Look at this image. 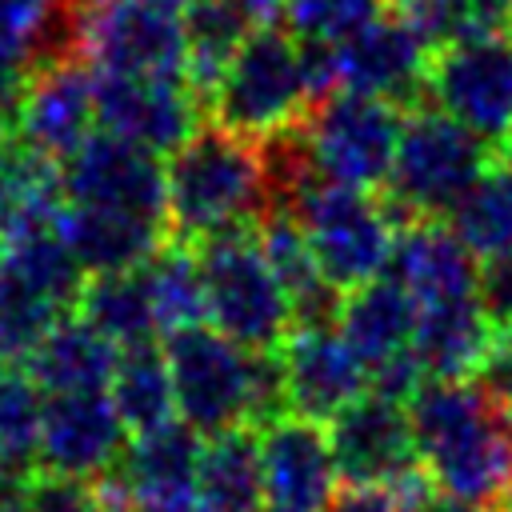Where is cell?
Instances as JSON below:
<instances>
[{
	"mask_svg": "<svg viewBox=\"0 0 512 512\" xmlns=\"http://www.w3.org/2000/svg\"><path fill=\"white\" fill-rule=\"evenodd\" d=\"M96 76V128L140 144L156 156L176 152L200 124L204 108L184 76Z\"/></svg>",
	"mask_w": 512,
	"mask_h": 512,
	"instance_id": "12",
	"label": "cell"
},
{
	"mask_svg": "<svg viewBox=\"0 0 512 512\" xmlns=\"http://www.w3.org/2000/svg\"><path fill=\"white\" fill-rule=\"evenodd\" d=\"M96 132V76L84 60H68L24 76L16 140L64 164Z\"/></svg>",
	"mask_w": 512,
	"mask_h": 512,
	"instance_id": "17",
	"label": "cell"
},
{
	"mask_svg": "<svg viewBox=\"0 0 512 512\" xmlns=\"http://www.w3.org/2000/svg\"><path fill=\"white\" fill-rule=\"evenodd\" d=\"M200 456H204V436L176 416L160 428L136 432L112 468L128 484L140 512H164L196 500Z\"/></svg>",
	"mask_w": 512,
	"mask_h": 512,
	"instance_id": "19",
	"label": "cell"
},
{
	"mask_svg": "<svg viewBox=\"0 0 512 512\" xmlns=\"http://www.w3.org/2000/svg\"><path fill=\"white\" fill-rule=\"evenodd\" d=\"M124 420L108 392H60L44 396L40 472L92 480L108 472L124 452Z\"/></svg>",
	"mask_w": 512,
	"mask_h": 512,
	"instance_id": "16",
	"label": "cell"
},
{
	"mask_svg": "<svg viewBox=\"0 0 512 512\" xmlns=\"http://www.w3.org/2000/svg\"><path fill=\"white\" fill-rule=\"evenodd\" d=\"M76 316L88 320L116 348L148 344L160 332V324H156V308H152V288H148L144 264L140 268H124V272H92L84 280V288H80Z\"/></svg>",
	"mask_w": 512,
	"mask_h": 512,
	"instance_id": "26",
	"label": "cell"
},
{
	"mask_svg": "<svg viewBox=\"0 0 512 512\" xmlns=\"http://www.w3.org/2000/svg\"><path fill=\"white\" fill-rule=\"evenodd\" d=\"M428 104L496 148L512 132V36H468L432 48Z\"/></svg>",
	"mask_w": 512,
	"mask_h": 512,
	"instance_id": "10",
	"label": "cell"
},
{
	"mask_svg": "<svg viewBox=\"0 0 512 512\" xmlns=\"http://www.w3.org/2000/svg\"><path fill=\"white\" fill-rule=\"evenodd\" d=\"M500 324L484 312L480 296H452L420 304L412 352L424 364L428 380H472L496 344Z\"/></svg>",
	"mask_w": 512,
	"mask_h": 512,
	"instance_id": "20",
	"label": "cell"
},
{
	"mask_svg": "<svg viewBox=\"0 0 512 512\" xmlns=\"http://www.w3.org/2000/svg\"><path fill=\"white\" fill-rule=\"evenodd\" d=\"M324 428H328V444H332V456L344 480L388 484L420 464L408 404L364 392L344 412H336Z\"/></svg>",
	"mask_w": 512,
	"mask_h": 512,
	"instance_id": "15",
	"label": "cell"
},
{
	"mask_svg": "<svg viewBox=\"0 0 512 512\" xmlns=\"http://www.w3.org/2000/svg\"><path fill=\"white\" fill-rule=\"evenodd\" d=\"M328 512H408L400 504V496L388 484H356L344 480L328 504Z\"/></svg>",
	"mask_w": 512,
	"mask_h": 512,
	"instance_id": "37",
	"label": "cell"
},
{
	"mask_svg": "<svg viewBox=\"0 0 512 512\" xmlns=\"http://www.w3.org/2000/svg\"><path fill=\"white\" fill-rule=\"evenodd\" d=\"M164 512H204V508L192 500V504H180V508H164Z\"/></svg>",
	"mask_w": 512,
	"mask_h": 512,
	"instance_id": "46",
	"label": "cell"
},
{
	"mask_svg": "<svg viewBox=\"0 0 512 512\" xmlns=\"http://www.w3.org/2000/svg\"><path fill=\"white\" fill-rule=\"evenodd\" d=\"M120 364V348L80 316H56L52 328L24 356V372L44 396L60 392H108Z\"/></svg>",
	"mask_w": 512,
	"mask_h": 512,
	"instance_id": "22",
	"label": "cell"
},
{
	"mask_svg": "<svg viewBox=\"0 0 512 512\" xmlns=\"http://www.w3.org/2000/svg\"><path fill=\"white\" fill-rule=\"evenodd\" d=\"M420 460L444 496L496 504L512 484V436L504 412L476 380H424L408 400Z\"/></svg>",
	"mask_w": 512,
	"mask_h": 512,
	"instance_id": "1",
	"label": "cell"
},
{
	"mask_svg": "<svg viewBox=\"0 0 512 512\" xmlns=\"http://www.w3.org/2000/svg\"><path fill=\"white\" fill-rule=\"evenodd\" d=\"M420 512H492L488 504H472V500H460V496H444V492H436Z\"/></svg>",
	"mask_w": 512,
	"mask_h": 512,
	"instance_id": "41",
	"label": "cell"
},
{
	"mask_svg": "<svg viewBox=\"0 0 512 512\" xmlns=\"http://www.w3.org/2000/svg\"><path fill=\"white\" fill-rule=\"evenodd\" d=\"M196 504L204 512H264V464L256 428L240 424L204 436Z\"/></svg>",
	"mask_w": 512,
	"mask_h": 512,
	"instance_id": "25",
	"label": "cell"
},
{
	"mask_svg": "<svg viewBox=\"0 0 512 512\" xmlns=\"http://www.w3.org/2000/svg\"><path fill=\"white\" fill-rule=\"evenodd\" d=\"M476 296L484 304V312L496 324L512 320V252L480 260V276H476Z\"/></svg>",
	"mask_w": 512,
	"mask_h": 512,
	"instance_id": "36",
	"label": "cell"
},
{
	"mask_svg": "<svg viewBox=\"0 0 512 512\" xmlns=\"http://www.w3.org/2000/svg\"><path fill=\"white\" fill-rule=\"evenodd\" d=\"M492 164L496 148L488 140L424 100L420 108L404 112L400 148L380 196L396 228H408L412 220H448L456 200Z\"/></svg>",
	"mask_w": 512,
	"mask_h": 512,
	"instance_id": "3",
	"label": "cell"
},
{
	"mask_svg": "<svg viewBox=\"0 0 512 512\" xmlns=\"http://www.w3.org/2000/svg\"><path fill=\"white\" fill-rule=\"evenodd\" d=\"M164 356L184 424L200 436L248 424V348L212 324H192L164 336Z\"/></svg>",
	"mask_w": 512,
	"mask_h": 512,
	"instance_id": "9",
	"label": "cell"
},
{
	"mask_svg": "<svg viewBox=\"0 0 512 512\" xmlns=\"http://www.w3.org/2000/svg\"><path fill=\"white\" fill-rule=\"evenodd\" d=\"M60 184L68 204H88V208H104V212H120V216L168 228L164 156L140 144H128L104 128H96L60 164Z\"/></svg>",
	"mask_w": 512,
	"mask_h": 512,
	"instance_id": "11",
	"label": "cell"
},
{
	"mask_svg": "<svg viewBox=\"0 0 512 512\" xmlns=\"http://www.w3.org/2000/svg\"><path fill=\"white\" fill-rule=\"evenodd\" d=\"M292 216L308 236L320 276L340 292H352L388 272L400 228L380 192L316 176L296 200Z\"/></svg>",
	"mask_w": 512,
	"mask_h": 512,
	"instance_id": "6",
	"label": "cell"
},
{
	"mask_svg": "<svg viewBox=\"0 0 512 512\" xmlns=\"http://www.w3.org/2000/svg\"><path fill=\"white\" fill-rule=\"evenodd\" d=\"M4 264H8L24 284H32V288H36L52 308H60V312L76 308L80 288H84V280H88V272L80 268V260L72 256V248H68V240H64V228L4 240Z\"/></svg>",
	"mask_w": 512,
	"mask_h": 512,
	"instance_id": "30",
	"label": "cell"
},
{
	"mask_svg": "<svg viewBox=\"0 0 512 512\" xmlns=\"http://www.w3.org/2000/svg\"><path fill=\"white\" fill-rule=\"evenodd\" d=\"M492 512H512V484H508V488H504V492L496 496V504H492Z\"/></svg>",
	"mask_w": 512,
	"mask_h": 512,
	"instance_id": "44",
	"label": "cell"
},
{
	"mask_svg": "<svg viewBox=\"0 0 512 512\" xmlns=\"http://www.w3.org/2000/svg\"><path fill=\"white\" fill-rule=\"evenodd\" d=\"M152 4H160V8H172V12H184L192 0H152Z\"/></svg>",
	"mask_w": 512,
	"mask_h": 512,
	"instance_id": "45",
	"label": "cell"
},
{
	"mask_svg": "<svg viewBox=\"0 0 512 512\" xmlns=\"http://www.w3.org/2000/svg\"><path fill=\"white\" fill-rule=\"evenodd\" d=\"M24 512H112L92 480L80 476H52V472H36L32 488H28V504Z\"/></svg>",
	"mask_w": 512,
	"mask_h": 512,
	"instance_id": "35",
	"label": "cell"
},
{
	"mask_svg": "<svg viewBox=\"0 0 512 512\" xmlns=\"http://www.w3.org/2000/svg\"><path fill=\"white\" fill-rule=\"evenodd\" d=\"M0 260H4V244H0Z\"/></svg>",
	"mask_w": 512,
	"mask_h": 512,
	"instance_id": "47",
	"label": "cell"
},
{
	"mask_svg": "<svg viewBox=\"0 0 512 512\" xmlns=\"http://www.w3.org/2000/svg\"><path fill=\"white\" fill-rule=\"evenodd\" d=\"M168 236L200 244L208 236L252 228L268 204L264 152L256 136L204 120L176 152L164 156Z\"/></svg>",
	"mask_w": 512,
	"mask_h": 512,
	"instance_id": "2",
	"label": "cell"
},
{
	"mask_svg": "<svg viewBox=\"0 0 512 512\" xmlns=\"http://www.w3.org/2000/svg\"><path fill=\"white\" fill-rule=\"evenodd\" d=\"M108 396H112V404H116V412L132 436L176 420V388H172L164 344L156 348L148 340V344L120 348V364H116Z\"/></svg>",
	"mask_w": 512,
	"mask_h": 512,
	"instance_id": "27",
	"label": "cell"
},
{
	"mask_svg": "<svg viewBox=\"0 0 512 512\" xmlns=\"http://www.w3.org/2000/svg\"><path fill=\"white\" fill-rule=\"evenodd\" d=\"M64 240H68L72 256L80 260V268L92 276V272L140 268L172 236H168V228L148 224V220H132V216L88 208V204H68L64 208Z\"/></svg>",
	"mask_w": 512,
	"mask_h": 512,
	"instance_id": "24",
	"label": "cell"
},
{
	"mask_svg": "<svg viewBox=\"0 0 512 512\" xmlns=\"http://www.w3.org/2000/svg\"><path fill=\"white\" fill-rule=\"evenodd\" d=\"M496 340H500V348H504V352L512 356V320H508V324H500V332H496ZM504 416H508V412H504Z\"/></svg>",
	"mask_w": 512,
	"mask_h": 512,
	"instance_id": "43",
	"label": "cell"
},
{
	"mask_svg": "<svg viewBox=\"0 0 512 512\" xmlns=\"http://www.w3.org/2000/svg\"><path fill=\"white\" fill-rule=\"evenodd\" d=\"M52 4L56 0H0V28H8L12 36H20L28 44V36L44 24Z\"/></svg>",
	"mask_w": 512,
	"mask_h": 512,
	"instance_id": "38",
	"label": "cell"
},
{
	"mask_svg": "<svg viewBox=\"0 0 512 512\" xmlns=\"http://www.w3.org/2000/svg\"><path fill=\"white\" fill-rule=\"evenodd\" d=\"M208 320L248 352H276L292 332V304L252 228H232L196 244Z\"/></svg>",
	"mask_w": 512,
	"mask_h": 512,
	"instance_id": "5",
	"label": "cell"
},
{
	"mask_svg": "<svg viewBox=\"0 0 512 512\" xmlns=\"http://www.w3.org/2000/svg\"><path fill=\"white\" fill-rule=\"evenodd\" d=\"M80 60L112 76H184L180 12L152 0H76Z\"/></svg>",
	"mask_w": 512,
	"mask_h": 512,
	"instance_id": "8",
	"label": "cell"
},
{
	"mask_svg": "<svg viewBox=\"0 0 512 512\" xmlns=\"http://www.w3.org/2000/svg\"><path fill=\"white\" fill-rule=\"evenodd\" d=\"M448 228L476 260L512 252V172L492 164L448 212Z\"/></svg>",
	"mask_w": 512,
	"mask_h": 512,
	"instance_id": "28",
	"label": "cell"
},
{
	"mask_svg": "<svg viewBox=\"0 0 512 512\" xmlns=\"http://www.w3.org/2000/svg\"><path fill=\"white\" fill-rule=\"evenodd\" d=\"M388 276H396L416 304H436L452 296H472L480 260L460 244L448 220H412L396 236Z\"/></svg>",
	"mask_w": 512,
	"mask_h": 512,
	"instance_id": "21",
	"label": "cell"
},
{
	"mask_svg": "<svg viewBox=\"0 0 512 512\" xmlns=\"http://www.w3.org/2000/svg\"><path fill=\"white\" fill-rule=\"evenodd\" d=\"M416 316H420V304L412 300V292L396 276L384 272V276L344 292L340 336L364 360V368H372V364L412 348Z\"/></svg>",
	"mask_w": 512,
	"mask_h": 512,
	"instance_id": "23",
	"label": "cell"
},
{
	"mask_svg": "<svg viewBox=\"0 0 512 512\" xmlns=\"http://www.w3.org/2000/svg\"><path fill=\"white\" fill-rule=\"evenodd\" d=\"M32 476L28 468H16L8 460H0V512H24L28 504V488H32Z\"/></svg>",
	"mask_w": 512,
	"mask_h": 512,
	"instance_id": "39",
	"label": "cell"
},
{
	"mask_svg": "<svg viewBox=\"0 0 512 512\" xmlns=\"http://www.w3.org/2000/svg\"><path fill=\"white\" fill-rule=\"evenodd\" d=\"M20 72L24 76V40L12 36L8 28H0V76Z\"/></svg>",
	"mask_w": 512,
	"mask_h": 512,
	"instance_id": "40",
	"label": "cell"
},
{
	"mask_svg": "<svg viewBox=\"0 0 512 512\" xmlns=\"http://www.w3.org/2000/svg\"><path fill=\"white\" fill-rule=\"evenodd\" d=\"M148 272V288H152V308H156V324L160 332H180L192 328L208 316V300H204V272H200V256L196 244L184 240H164L156 248V256L144 264Z\"/></svg>",
	"mask_w": 512,
	"mask_h": 512,
	"instance_id": "29",
	"label": "cell"
},
{
	"mask_svg": "<svg viewBox=\"0 0 512 512\" xmlns=\"http://www.w3.org/2000/svg\"><path fill=\"white\" fill-rule=\"evenodd\" d=\"M332 48H336V68H340V88L392 100L404 112L428 100L432 48L392 8H384L352 36L336 40Z\"/></svg>",
	"mask_w": 512,
	"mask_h": 512,
	"instance_id": "13",
	"label": "cell"
},
{
	"mask_svg": "<svg viewBox=\"0 0 512 512\" xmlns=\"http://www.w3.org/2000/svg\"><path fill=\"white\" fill-rule=\"evenodd\" d=\"M388 0H284V24L300 40L336 44L380 16Z\"/></svg>",
	"mask_w": 512,
	"mask_h": 512,
	"instance_id": "33",
	"label": "cell"
},
{
	"mask_svg": "<svg viewBox=\"0 0 512 512\" xmlns=\"http://www.w3.org/2000/svg\"><path fill=\"white\" fill-rule=\"evenodd\" d=\"M40 428H44V392L24 368L0 372V460L40 472Z\"/></svg>",
	"mask_w": 512,
	"mask_h": 512,
	"instance_id": "31",
	"label": "cell"
},
{
	"mask_svg": "<svg viewBox=\"0 0 512 512\" xmlns=\"http://www.w3.org/2000/svg\"><path fill=\"white\" fill-rule=\"evenodd\" d=\"M296 416L328 424L368 392V368L336 328H292L276 348Z\"/></svg>",
	"mask_w": 512,
	"mask_h": 512,
	"instance_id": "18",
	"label": "cell"
},
{
	"mask_svg": "<svg viewBox=\"0 0 512 512\" xmlns=\"http://www.w3.org/2000/svg\"><path fill=\"white\" fill-rule=\"evenodd\" d=\"M312 108L308 72H304V44L272 24L256 28L224 68L204 120L240 132V136H272L296 120H304Z\"/></svg>",
	"mask_w": 512,
	"mask_h": 512,
	"instance_id": "4",
	"label": "cell"
},
{
	"mask_svg": "<svg viewBox=\"0 0 512 512\" xmlns=\"http://www.w3.org/2000/svg\"><path fill=\"white\" fill-rule=\"evenodd\" d=\"M496 164H504V168L512 172V132H508V136L496 144Z\"/></svg>",
	"mask_w": 512,
	"mask_h": 512,
	"instance_id": "42",
	"label": "cell"
},
{
	"mask_svg": "<svg viewBox=\"0 0 512 512\" xmlns=\"http://www.w3.org/2000/svg\"><path fill=\"white\" fill-rule=\"evenodd\" d=\"M56 316L64 312L52 308L32 284H24L0 260V348L8 352V360H24L36 348V340L52 328Z\"/></svg>",
	"mask_w": 512,
	"mask_h": 512,
	"instance_id": "32",
	"label": "cell"
},
{
	"mask_svg": "<svg viewBox=\"0 0 512 512\" xmlns=\"http://www.w3.org/2000/svg\"><path fill=\"white\" fill-rule=\"evenodd\" d=\"M388 8L428 48H444L452 40H468L472 36V8H468V0H388Z\"/></svg>",
	"mask_w": 512,
	"mask_h": 512,
	"instance_id": "34",
	"label": "cell"
},
{
	"mask_svg": "<svg viewBox=\"0 0 512 512\" xmlns=\"http://www.w3.org/2000/svg\"><path fill=\"white\" fill-rule=\"evenodd\" d=\"M260 464L264 512H328L340 488L328 428L296 412L260 428Z\"/></svg>",
	"mask_w": 512,
	"mask_h": 512,
	"instance_id": "14",
	"label": "cell"
},
{
	"mask_svg": "<svg viewBox=\"0 0 512 512\" xmlns=\"http://www.w3.org/2000/svg\"><path fill=\"white\" fill-rule=\"evenodd\" d=\"M304 128L320 176L364 192H380L400 148L404 108L368 92L340 88L308 108Z\"/></svg>",
	"mask_w": 512,
	"mask_h": 512,
	"instance_id": "7",
	"label": "cell"
}]
</instances>
